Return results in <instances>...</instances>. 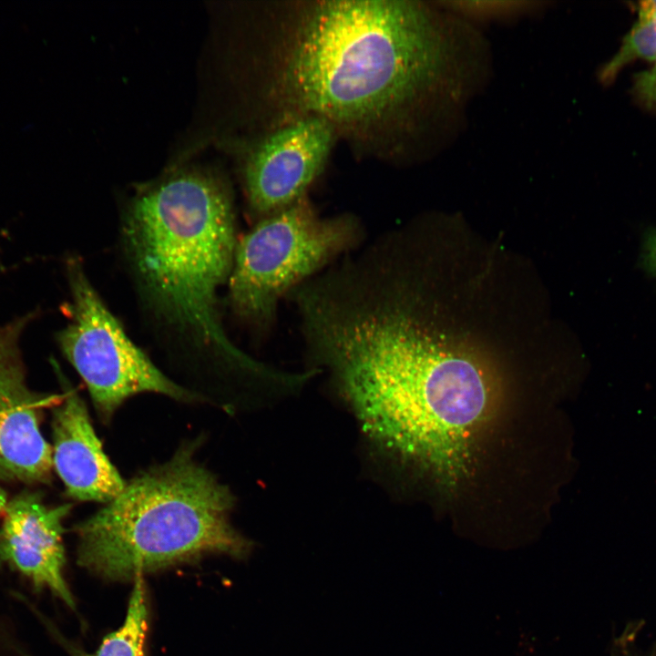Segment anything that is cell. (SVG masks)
Wrapping results in <instances>:
<instances>
[{
  "label": "cell",
  "instance_id": "obj_9",
  "mask_svg": "<svg viewBox=\"0 0 656 656\" xmlns=\"http://www.w3.org/2000/svg\"><path fill=\"white\" fill-rule=\"evenodd\" d=\"M72 506H49L24 491L10 501L0 526V563L18 572L36 591L48 589L70 609L74 597L64 577L63 522Z\"/></svg>",
  "mask_w": 656,
  "mask_h": 656
},
{
  "label": "cell",
  "instance_id": "obj_14",
  "mask_svg": "<svg viewBox=\"0 0 656 656\" xmlns=\"http://www.w3.org/2000/svg\"><path fill=\"white\" fill-rule=\"evenodd\" d=\"M644 268L656 276V230L650 231L645 239L642 253Z\"/></svg>",
  "mask_w": 656,
  "mask_h": 656
},
{
  "label": "cell",
  "instance_id": "obj_11",
  "mask_svg": "<svg viewBox=\"0 0 656 656\" xmlns=\"http://www.w3.org/2000/svg\"><path fill=\"white\" fill-rule=\"evenodd\" d=\"M134 583L123 625L118 630L108 634L95 652L87 653L66 641L48 623L50 631L71 656H144L148 609L141 575L134 579Z\"/></svg>",
  "mask_w": 656,
  "mask_h": 656
},
{
  "label": "cell",
  "instance_id": "obj_6",
  "mask_svg": "<svg viewBox=\"0 0 656 656\" xmlns=\"http://www.w3.org/2000/svg\"><path fill=\"white\" fill-rule=\"evenodd\" d=\"M70 322L56 334L58 345L86 383L104 422L128 397L153 392L178 401L199 396L165 375L128 336L96 291L77 258L67 261Z\"/></svg>",
  "mask_w": 656,
  "mask_h": 656
},
{
  "label": "cell",
  "instance_id": "obj_1",
  "mask_svg": "<svg viewBox=\"0 0 656 656\" xmlns=\"http://www.w3.org/2000/svg\"><path fill=\"white\" fill-rule=\"evenodd\" d=\"M487 44L421 2L321 1L302 11L277 76L302 116L361 127L423 112L451 133L487 76Z\"/></svg>",
  "mask_w": 656,
  "mask_h": 656
},
{
  "label": "cell",
  "instance_id": "obj_5",
  "mask_svg": "<svg viewBox=\"0 0 656 656\" xmlns=\"http://www.w3.org/2000/svg\"><path fill=\"white\" fill-rule=\"evenodd\" d=\"M361 236L357 220L320 218L303 198L268 216L237 241L229 278L234 313L265 329L280 299L310 280Z\"/></svg>",
  "mask_w": 656,
  "mask_h": 656
},
{
  "label": "cell",
  "instance_id": "obj_15",
  "mask_svg": "<svg viewBox=\"0 0 656 656\" xmlns=\"http://www.w3.org/2000/svg\"><path fill=\"white\" fill-rule=\"evenodd\" d=\"M8 504L7 495L5 490L0 487V514L5 512Z\"/></svg>",
  "mask_w": 656,
  "mask_h": 656
},
{
  "label": "cell",
  "instance_id": "obj_10",
  "mask_svg": "<svg viewBox=\"0 0 656 656\" xmlns=\"http://www.w3.org/2000/svg\"><path fill=\"white\" fill-rule=\"evenodd\" d=\"M64 398L53 410V466L67 495L81 501L108 503L126 487L106 456L85 403L67 384L56 363Z\"/></svg>",
  "mask_w": 656,
  "mask_h": 656
},
{
  "label": "cell",
  "instance_id": "obj_8",
  "mask_svg": "<svg viewBox=\"0 0 656 656\" xmlns=\"http://www.w3.org/2000/svg\"><path fill=\"white\" fill-rule=\"evenodd\" d=\"M335 127L317 116H301L271 132L248 155L243 170L251 210L261 218L303 199L323 170Z\"/></svg>",
  "mask_w": 656,
  "mask_h": 656
},
{
  "label": "cell",
  "instance_id": "obj_3",
  "mask_svg": "<svg viewBox=\"0 0 656 656\" xmlns=\"http://www.w3.org/2000/svg\"><path fill=\"white\" fill-rule=\"evenodd\" d=\"M124 255L154 318L190 350L264 376L268 367L229 339L219 290L237 245L232 200L216 175L187 169L138 190L124 210Z\"/></svg>",
  "mask_w": 656,
  "mask_h": 656
},
{
  "label": "cell",
  "instance_id": "obj_4",
  "mask_svg": "<svg viewBox=\"0 0 656 656\" xmlns=\"http://www.w3.org/2000/svg\"><path fill=\"white\" fill-rule=\"evenodd\" d=\"M194 446L137 476L75 527L79 566L118 580L206 554H250L251 541L230 522V489L194 459Z\"/></svg>",
  "mask_w": 656,
  "mask_h": 656
},
{
  "label": "cell",
  "instance_id": "obj_13",
  "mask_svg": "<svg viewBox=\"0 0 656 656\" xmlns=\"http://www.w3.org/2000/svg\"><path fill=\"white\" fill-rule=\"evenodd\" d=\"M651 66L634 77L633 91L635 97L649 108L656 98V57Z\"/></svg>",
  "mask_w": 656,
  "mask_h": 656
},
{
  "label": "cell",
  "instance_id": "obj_7",
  "mask_svg": "<svg viewBox=\"0 0 656 656\" xmlns=\"http://www.w3.org/2000/svg\"><path fill=\"white\" fill-rule=\"evenodd\" d=\"M36 312L0 325V481L46 483L51 478L53 448L41 433V415L63 394L31 389L19 348L25 327Z\"/></svg>",
  "mask_w": 656,
  "mask_h": 656
},
{
  "label": "cell",
  "instance_id": "obj_12",
  "mask_svg": "<svg viewBox=\"0 0 656 656\" xmlns=\"http://www.w3.org/2000/svg\"><path fill=\"white\" fill-rule=\"evenodd\" d=\"M635 10L637 19L600 71L605 83L613 80L628 64L639 59L652 62L656 57V0L641 1Z\"/></svg>",
  "mask_w": 656,
  "mask_h": 656
},
{
  "label": "cell",
  "instance_id": "obj_2",
  "mask_svg": "<svg viewBox=\"0 0 656 656\" xmlns=\"http://www.w3.org/2000/svg\"><path fill=\"white\" fill-rule=\"evenodd\" d=\"M301 328L374 442L444 483L466 475L487 404L484 378L431 339L398 289L345 282L307 308Z\"/></svg>",
  "mask_w": 656,
  "mask_h": 656
},
{
  "label": "cell",
  "instance_id": "obj_16",
  "mask_svg": "<svg viewBox=\"0 0 656 656\" xmlns=\"http://www.w3.org/2000/svg\"><path fill=\"white\" fill-rule=\"evenodd\" d=\"M649 108L656 110V98L651 102Z\"/></svg>",
  "mask_w": 656,
  "mask_h": 656
}]
</instances>
